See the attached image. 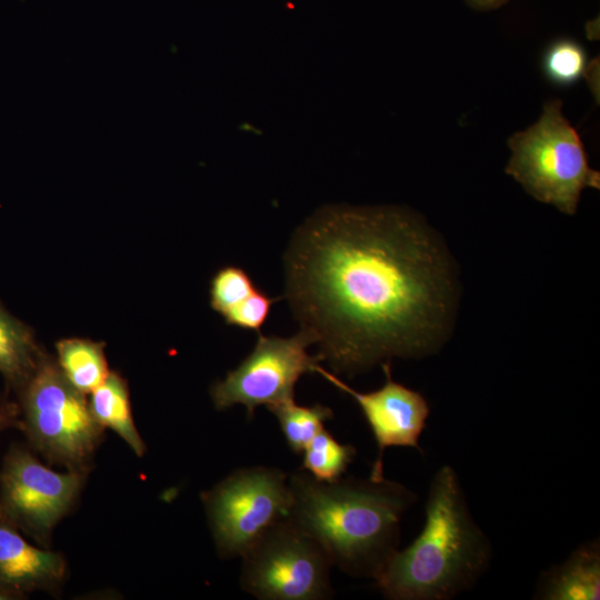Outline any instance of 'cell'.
Here are the masks:
<instances>
[{"mask_svg": "<svg viewBox=\"0 0 600 600\" xmlns=\"http://www.w3.org/2000/svg\"><path fill=\"white\" fill-rule=\"evenodd\" d=\"M283 268L290 308L336 373L428 357L450 334L458 294L452 258L416 212L320 210L292 236Z\"/></svg>", "mask_w": 600, "mask_h": 600, "instance_id": "cell-1", "label": "cell"}, {"mask_svg": "<svg viewBox=\"0 0 600 600\" xmlns=\"http://www.w3.org/2000/svg\"><path fill=\"white\" fill-rule=\"evenodd\" d=\"M288 484L286 518L320 544L333 567L356 578L378 577L398 550L403 514L417 501L413 491L384 477L324 482L301 469Z\"/></svg>", "mask_w": 600, "mask_h": 600, "instance_id": "cell-2", "label": "cell"}, {"mask_svg": "<svg viewBox=\"0 0 600 600\" xmlns=\"http://www.w3.org/2000/svg\"><path fill=\"white\" fill-rule=\"evenodd\" d=\"M491 554L456 470L444 464L431 479L421 532L392 554L376 586L390 600H448L476 583Z\"/></svg>", "mask_w": 600, "mask_h": 600, "instance_id": "cell-3", "label": "cell"}, {"mask_svg": "<svg viewBox=\"0 0 600 600\" xmlns=\"http://www.w3.org/2000/svg\"><path fill=\"white\" fill-rule=\"evenodd\" d=\"M19 429L49 463L89 473L104 428L91 414L86 394L43 353L19 392Z\"/></svg>", "mask_w": 600, "mask_h": 600, "instance_id": "cell-4", "label": "cell"}, {"mask_svg": "<svg viewBox=\"0 0 600 600\" xmlns=\"http://www.w3.org/2000/svg\"><path fill=\"white\" fill-rule=\"evenodd\" d=\"M508 144L506 172L536 200L561 212L576 213L581 192L600 188V173L589 166L583 142L559 99L547 101L538 121L514 133Z\"/></svg>", "mask_w": 600, "mask_h": 600, "instance_id": "cell-5", "label": "cell"}, {"mask_svg": "<svg viewBox=\"0 0 600 600\" xmlns=\"http://www.w3.org/2000/svg\"><path fill=\"white\" fill-rule=\"evenodd\" d=\"M241 588L261 600H324L333 567L320 544L284 518L241 556Z\"/></svg>", "mask_w": 600, "mask_h": 600, "instance_id": "cell-6", "label": "cell"}, {"mask_svg": "<svg viewBox=\"0 0 600 600\" xmlns=\"http://www.w3.org/2000/svg\"><path fill=\"white\" fill-rule=\"evenodd\" d=\"M202 504L218 554L241 557L270 526L288 516V476L272 467L234 470L201 492Z\"/></svg>", "mask_w": 600, "mask_h": 600, "instance_id": "cell-7", "label": "cell"}, {"mask_svg": "<svg viewBox=\"0 0 600 600\" xmlns=\"http://www.w3.org/2000/svg\"><path fill=\"white\" fill-rule=\"evenodd\" d=\"M87 477L57 472L28 448L12 444L0 471V521L48 549L56 526L73 508Z\"/></svg>", "mask_w": 600, "mask_h": 600, "instance_id": "cell-8", "label": "cell"}, {"mask_svg": "<svg viewBox=\"0 0 600 600\" xmlns=\"http://www.w3.org/2000/svg\"><path fill=\"white\" fill-rule=\"evenodd\" d=\"M314 344L313 336L301 329L291 337L259 334L252 351L214 382L210 396L217 410L236 404L247 409L252 418L259 406H274L294 399V386L304 373L314 372L321 358L310 356L308 347Z\"/></svg>", "mask_w": 600, "mask_h": 600, "instance_id": "cell-9", "label": "cell"}, {"mask_svg": "<svg viewBox=\"0 0 600 600\" xmlns=\"http://www.w3.org/2000/svg\"><path fill=\"white\" fill-rule=\"evenodd\" d=\"M384 384L370 392H360L348 386L334 373L319 363L314 372L349 394L360 407L374 437L378 454L370 478H383V453L389 447H407L420 450L419 439L430 414L427 399L393 380L390 363H382Z\"/></svg>", "mask_w": 600, "mask_h": 600, "instance_id": "cell-10", "label": "cell"}, {"mask_svg": "<svg viewBox=\"0 0 600 600\" xmlns=\"http://www.w3.org/2000/svg\"><path fill=\"white\" fill-rule=\"evenodd\" d=\"M67 573L64 557L26 541L14 528L0 521V586L19 599L33 591L56 593Z\"/></svg>", "mask_w": 600, "mask_h": 600, "instance_id": "cell-11", "label": "cell"}, {"mask_svg": "<svg viewBox=\"0 0 600 600\" xmlns=\"http://www.w3.org/2000/svg\"><path fill=\"white\" fill-rule=\"evenodd\" d=\"M537 598L542 600H598L600 598V544L589 541L540 579Z\"/></svg>", "mask_w": 600, "mask_h": 600, "instance_id": "cell-12", "label": "cell"}, {"mask_svg": "<svg viewBox=\"0 0 600 600\" xmlns=\"http://www.w3.org/2000/svg\"><path fill=\"white\" fill-rule=\"evenodd\" d=\"M88 403L92 417L100 426L112 429L137 456H143L146 444L133 422L128 384L118 372H109L104 381L90 393Z\"/></svg>", "mask_w": 600, "mask_h": 600, "instance_id": "cell-13", "label": "cell"}, {"mask_svg": "<svg viewBox=\"0 0 600 600\" xmlns=\"http://www.w3.org/2000/svg\"><path fill=\"white\" fill-rule=\"evenodd\" d=\"M43 353L31 330L12 317L0 302V373L8 386L19 393Z\"/></svg>", "mask_w": 600, "mask_h": 600, "instance_id": "cell-14", "label": "cell"}, {"mask_svg": "<svg viewBox=\"0 0 600 600\" xmlns=\"http://www.w3.org/2000/svg\"><path fill=\"white\" fill-rule=\"evenodd\" d=\"M57 363L80 392L91 393L109 374L103 343L89 339H62L56 344Z\"/></svg>", "mask_w": 600, "mask_h": 600, "instance_id": "cell-15", "label": "cell"}, {"mask_svg": "<svg viewBox=\"0 0 600 600\" xmlns=\"http://www.w3.org/2000/svg\"><path fill=\"white\" fill-rule=\"evenodd\" d=\"M277 418L287 444L294 453L303 451L312 438L333 418L331 408L317 403L299 406L294 399L268 407Z\"/></svg>", "mask_w": 600, "mask_h": 600, "instance_id": "cell-16", "label": "cell"}, {"mask_svg": "<svg viewBox=\"0 0 600 600\" xmlns=\"http://www.w3.org/2000/svg\"><path fill=\"white\" fill-rule=\"evenodd\" d=\"M302 452V470L317 480L333 482L346 472L357 454V449L352 444L340 443L323 428Z\"/></svg>", "mask_w": 600, "mask_h": 600, "instance_id": "cell-17", "label": "cell"}, {"mask_svg": "<svg viewBox=\"0 0 600 600\" xmlns=\"http://www.w3.org/2000/svg\"><path fill=\"white\" fill-rule=\"evenodd\" d=\"M588 67L586 49L572 38L550 42L541 59L544 77L557 87L573 86L586 74Z\"/></svg>", "mask_w": 600, "mask_h": 600, "instance_id": "cell-18", "label": "cell"}, {"mask_svg": "<svg viewBox=\"0 0 600 600\" xmlns=\"http://www.w3.org/2000/svg\"><path fill=\"white\" fill-rule=\"evenodd\" d=\"M258 288L242 268L226 266L219 269L210 282V306L223 317Z\"/></svg>", "mask_w": 600, "mask_h": 600, "instance_id": "cell-19", "label": "cell"}, {"mask_svg": "<svg viewBox=\"0 0 600 600\" xmlns=\"http://www.w3.org/2000/svg\"><path fill=\"white\" fill-rule=\"evenodd\" d=\"M277 299L257 289L242 302L227 312L222 318L229 326L244 330L259 331L266 322L272 304Z\"/></svg>", "mask_w": 600, "mask_h": 600, "instance_id": "cell-20", "label": "cell"}, {"mask_svg": "<svg viewBox=\"0 0 600 600\" xmlns=\"http://www.w3.org/2000/svg\"><path fill=\"white\" fill-rule=\"evenodd\" d=\"M20 421L19 403L4 399L0 402V433L9 428H18Z\"/></svg>", "mask_w": 600, "mask_h": 600, "instance_id": "cell-21", "label": "cell"}, {"mask_svg": "<svg viewBox=\"0 0 600 600\" xmlns=\"http://www.w3.org/2000/svg\"><path fill=\"white\" fill-rule=\"evenodd\" d=\"M471 8L476 10L487 11L500 8L509 0H464Z\"/></svg>", "mask_w": 600, "mask_h": 600, "instance_id": "cell-22", "label": "cell"}, {"mask_svg": "<svg viewBox=\"0 0 600 600\" xmlns=\"http://www.w3.org/2000/svg\"><path fill=\"white\" fill-rule=\"evenodd\" d=\"M12 599H19V598L13 592L0 586V600H12Z\"/></svg>", "mask_w": 600, "mask_h": 600, "instance_id": "cell-23", "label": "cell"}]
</instances>
